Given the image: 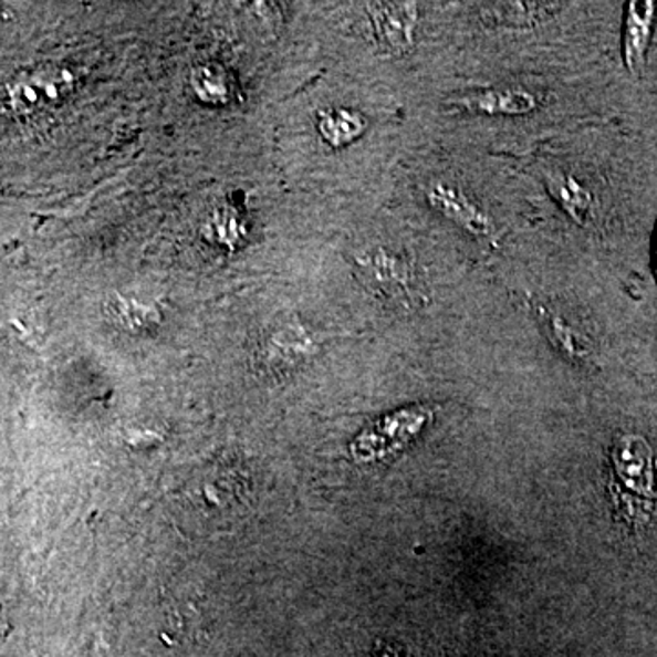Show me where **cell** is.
Listing matches in <instances>:
<instances>
[{
  "instance_id": "6da1fadb",
  "label": "cell",
  "mask_w": 657,
  "mask_h": 657,
  "mask_svg": "<svg viewBox=\"0 0 657 657\" xmlns=\"http://www.w3.org/2000/svg\"><path fill=\"white\" fill-rule=\"evenodd\" d=\"M367 13L382 52L401 55L411 50L420 21L417 2H373L367 4Z\"/></svg>"
},
{
  "instance_id": "7a4b0ae2",
  "label": "cell",
  "mask_w": 657,
  "mask_h": 657,
  "mask_svg": "<svg viewBox=\"0 0 657 657\" xmlns=\"http://www.w3.org/2000/svg\"><path fill=\"white\" fill-rule=\"evenodd\" d=\"M73 86L72 73L58 66H46L24 73L8 84L6 100L11 109L28 114L64 100Z\"/></svg>"
},
{
  "instance_id": "3957f363",
  "label": "cell",
  "mask_w": 657,
  "mask_h": 657,
  "mask_svg": "<svg viewBox=\"0 0 657 657\" xmlns=\"http://www.w3.org/2000/svg\"><path fill=\"white\" fill-rule=\"evenodd\" d=\"M426 199L438 215L474 238H488L496 232V223L488 210L457 185L446 181L431 182L426 190Z\"/></svg>"
},
{
  "instance_id": "277c9868",
  "label": "cell",
  "mask_w": 657,
  "mask_h": 657,
  "mask_svg": "<svg viewBox=\"0 0 657 657\" xmlns=\"http://www.w3.org/2000/svg\"><path fill=\"white\" fill-rule=\"evenodd\" d=\"M365 277L378 291L389 298H407L413 300V289L417 288V280L411 267L400 255L393 252L371 251L356 258Z\"/></svg>"
},
{
  "instance_id": "5b68a950",
  "label": "cell",
  "mask_w": 657,
  "mask_h": 657,
  "mask_svg": "<svg viewBox=\"0 0 657 657\" xmlns=\"http://www.w3.org/2000/svg\"><path fill=\"white\" fill-rule=\"evenodd\" d=\"M656 2H630L626 8L623 58L626 69L642 73L656 21Z\"/></svg>"
},
{
  "instance_id": "8992f818",
  "label": "cell",
  "mask_w": 657,
  "mask_h": 657,
  "mask_svg": "<svg viewBox=\"0 0 657 657\" xmlns=\"http://www.w3.org/2000/svg\"><path fill=\"white\" fill-rule=\"evenodd\" d=\"M468 112L484 115H528L539 106L538 95L521 86L480 90L460 101Z\"/></svg>"
},
{
  "instance_id": "52a82bcc",
  "label": "cell",
  "mask_w": 657,
  "mask_h": 657,
  "mask_svg": "<svg viewBox=\"0 0 657 657\" xmlns=\"http://www.w3.org/2000/svg\"><path fill=\"white\" fill-rule=\"evenodd\" d=\"M548 190L553 199L561 205V209L574 219L575 223H586L594 210V194L583 185L581 179L569 173L552 170L546 178Z\"/></svg>"
},
{
  "instance_id": "ba28073f",
  "label": "cell",
  "mask_w": 657,
  "mask_h": 657,
  "mask_svg": "<svg viewBox=\"0 0 657 657\" xmlns=\"http://www.w3.org/2000/svg\"><path fill=\"white\" fill-rule=\"evenodd\" d=\"M535 311L541 325L546 328L548 336L563 353L572 358H586L592 353V345L586 336L575 325L570 324L566 316L544 303H538Z\"/></svg>"
},
{
  "instance_id": "9c48e42d",
  "label": "cell",
  "mask_w": 657,
  "mask_h": 657,
  "mask_svg": "<svg viewBox=\"0 0 657 657\" xmlns=\"http://www.w3.org/2000/svg\"><path fill=\"white\" fill-rule=\"evenodd\" d=\"M365 128L364 115L353 108H325L319 115L320 136L334 148L356 142Z\"/></svg>"
},
{
  "instance_id": "30bf717a",
  "label": "cell",
  "mask_w": 657,
  "mask_h": 657,
  "mask_svg": "<svg viewBox=\"0 0 657 657\" xmlns=\"http://www.w3.org/2000/svg\"><path fill=\"white\" fill-rule=\"evenodd\" d=\"M190 84L199 100L207 105H225L232 95V81L221 64H201L194 70Z\"/></svg>"
},
{
  "instance_id": "8fae6325",
  "label": "cell",
  "mask_w": 657,
  "mask_h": 657,
  "mask_svg": "<svg viewBox=\"0 0 657 657\" xmlns=\"http://www.w3.org/2000/svg\"><path fill=\"white\" fill-rule=\"evenodd\" d=\"M559 4L550 2H499V4H484L482 15L499 24H532V22L550 15Z\"/></svg>"
},
{
  "instance_id": "7c38bea8",
  "label": "cell",
  "mask_w": 657,
  "mask_h": 657,
  "mask_svg": "<svg viewBox=\"0 0 657 657\" xmlns=\"http://www.w3.org/2000/svg\"><path fill=\"white\" fill-rule=\"evenodd\" d=\"M210 234L215 236V240L221 246L230 247L234 246L236 241H240L243 238V225L236 215V210H218L210 218Z\"/></svg>"
},
{
  "instance_id": "4fadbf2b",
  "label": "cell",
  "mask_w": 657,
  "mask_h": 657,
  "mask_svg": "<svg viewBox=\"0 0 657 657\" xmlns=\"http://www.w3.org/2000/svg\"><path fill=\"white\" fill-rule=\"evenodd\" d=\"M112 311L115 313V319L119 320L121 324L126 325H143L152 320L154 311L145 307L143 303H137L132 298L114 296L112 298Z\"/></svg>"
}]
</instances>
